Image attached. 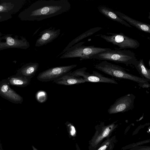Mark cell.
I'll list each match as a JSON object with an SVG mask.
<instances>
[{"mask_svg":"<svg viewBox=\"0 0 150 150\" xmlns=\"http://www.w3.org/2000/svg\"><path fill=\"white\" fill-rule=\"evenodd\" d=\"M76 150H81L78 145L77 143H76Z\"/></svg>","mask_w":150,"mask_h":150,"instance_id":"obj_25","label":"cell"},{"mask_svg":"<svg viewBox=\"0 0 150 150\" xmlns=\"http://www.w3.org/2000/svg\"><path fill=\"white\" fill-rule=\"evenodd\" d=\"M84 43V42H82L75 44L62 54L60 59L79 57L81 61L90 59L91 57L94 55L111 49L109 48L96 47L94 45H83Z\"/></svg>","mask_w":150,"mask_h":150,"instance_id":"obj_3","label":"cell"},{"mask_svg":"<svg viewBox=\"0 0 150 150\" xmlns=\"http://www.w3.org/2000/svg\"><path fill=\"white\" fill-rule=\"evenodd\" d=\"M76 64L52 67L40 73L37 77L42 82L54 81L69 72L77 66Z\"/></svg>","mask_w":150,"mask_h":150,"instance_id":"obj_7","label":"cell"},{"mask_svg":"<svg viewBox=\"0 0 150 150\" xmlns=\"http://www.w3.org/2000/svg\"><path fill=\"white\" fill-rule=\"evenodd\" d=\"M95 68L112 77L134 81L138 84L148 82L146 79L133 75L127 72L124 69L118 65L103 60L94 65Z\"/></svg>","mask_w":150,"mask_h":150,"instance_id":"obj_2","label":"cell"},{"mask_svg":"<svg viewBox=\"0 0 150 150\" xmlns=\"http://www.w3.org/2000/svg\"><path fill=\"white\" fill-rule=\"evenodd\" d=\"M0 4V14L6 13L12 15L18 12L26 3L25 0L1 1Z\"/></svg>","mask_w":150,"mask_h":150,"instance_id":"obj_12","label":"cell"},{"mask_svg":"<svg viewBox=\"0 0 150 150\" xmlns=\"http://www.w3.org/2000/svg\"><path fill=\"white\" fill-rule=\"evenodd\" d=\"M2 35L1 33V32H0V35Z\"/></svg>","mask_w":150,"mask_h":150,"instance_id":"obj_28","label":"cell"},{"mask_svg":"<svg viewBox=\"0 0 150 150\" xmlns=\"http://www.w3.org/2000/svg\"><path fill=\"white\" fill-rule=\"evenodd\" d=\"M65 124L69 138L74 139V138L76 136L77 134L75 127L72 123L68 122H66Z\"/></svg>","mask_w":150,"mask_h":150,"instance_id":"obj_21","label":"cell"},{"mask_svg":"<svg viewBox=\"0 0 150 150\" xmlns=\"http://www.w3.org/2000/svg\"><path fill=\"white\" fill-rule=\"evenodd\" d=\"M0 96L15 104H21L23 98L12 89L6 79L0 81Z\"/></svg>","mask_w":150,"mask_h":150,"instance_id":"obj_10","label":"cell"},{"mask_svg":"<svg viewBox=\"0 0 150 150\" xmlns=\"http://www.w3.org/2000/svg\"><path fill=\"white\" fill-rule=\"evenodd\" d=\"M110 61L125 64L134 65L137 60L134 54L129 50H112L93 55L90 59Z\"/></svg>","mask_w":150,"mask_h":150,"instance_id":"obj_4","label":"cell"},{"mask_svg":"<svg viewBox=\"0 0 150 150\" xmlns=\"http://www.w3.org/2000/svg\"><path fill=\"white\" fill-rule=\"evenodd\" d=\"M39 66V64L38 63H27L18 69L16 75L32 78L36 72Z\"/></svg>","mask_w":150,"mask_h":150,"instance_id":"obj_15","label":"cell"},{"mask_svg":"<svg viewBox=\"0 0 150 150\" xmlns=\"http://www.w3.org/2000/svg\"><path fill=\"white\" fill-rule=\"evenodd\" d=\"M102 28H103L101 27H96L91 28L82 33L70 42L60 54H59V55L62 54L69 48L78 43L80 41L92 35Z\"/></svg>","mask_w":150,"mask_h":150,"instance_id":"obj_18","label":"cell"},{"mask_svg":"<svg viewBox=\"0 0 150 150\" xmlns=\"http://www.w3.org/2000/svg\"><path fill=\"white\" fill-rule=\"evenodd\" d=\"M98 11L101 14L108 18L114 21H116L129 28L132 27L129 23L120 18L116 14L114 11L109 8L104 6H100L98 7Z\"/></svg>","mask_w":150,"mask_h":150,"instance_id":"obj_16","label":"cell"},{"mask_svg":"<svg viewBox=\"0 0 150 150\" xmlns=\"http://www.w3.org/2000/svg\"><path fill=\"white\" fill-rule=\"evenodd\" d=\"M30 46L24 37L12 34H6L0 37V51L9 48L26 50Z\"/></svg>","mask_w":150,"mask_h":150,"instance_id":"obj_6","label":"cell"},{"mask_svg":"<svg viewBox=\"0 0 150 150\" xmlns=\"http://www.w3.org/2000/svg\"><path fill=\"white\" fill-rule=\"evenodd\" d=\"M106 34L108 35H100V37L118 46L119 50L126 48L136 49L139 46V43L137 40L127 36L122 33H107Z\"/></svg>","mask_w":150,"mask_h":150,"instance_id":"obj_5","label":"cell"},{"mask_svg":"<svg viewBox=\"0 0 150 150\" xmlns=\"http://www.w3.org/2000/svg\"><path fill=\"white\" fill-rule=\"evenodd\" d=\"M108 145V144H106L104 145L101 146L99 149H98L97 150H105Z\"/></svg>","mask_w":150,"mask_h":150,"instance_id":"obj_24","label":"cell"},{"mask_svg":"<svg viewBox=\"0 0 150 150\" xmlns=\"http://www.w3.org/2000/svg\"><path fill=\"white\" fill-rule=\"evenodd\" d=\"M134 66L142 78L150 81V69L145 66L143 59H140L136 62Z\"/></svg>","mask_w":150,"mask_h":150,"instance_id":"obj_19","label":"cell"},{"mask_svg":"<svg viewBox=\"0 0 150 150\" xmlns=\"http://www.w3.org/2000/svg\"><path fill=\"white\" fill-rule=\"evenodd\" d=\"M114 127V124H112L106 127L103 129V131L98 135L95 140V145L97 144L103 139L108 136Z\"/></svg>","mask_w":150,"mask_h":150,"instance_id":"obj_20","label":"cell"},{"mask_svg":"<svg viewBox=\"0 0 150 150\" xmlns=\"http://www.w3.org/2000/svg\"><path fill=\"white\" fill-rule=\"evenodd\" d=\"M12 18L11 15L6 13L0 14V22L8 20Z\"/></svg>","mask_w":150,"mask_h":150,"instance_id":"obj_22","label":"cell"},{"mask_svg":"<svg viewBox=\"0 0 150 150\" xmlns=\"http://www.w3.org/2000/svg\"><path fill=\"white\" fill-rule=\"evenodd\" d=\"M138 85L143 88H148L150 87V84L148 82H147L142 83L138 84Z\"/></svg>","mask_w":150,"mask_h":150,"instance_id":"obj_23","label":"cell"},{"mask_svg":"<svg viewBox=\"0 0 150 150\" xmlns=\"http://www.w3.org/2000/svg\"><path fill=\"white\" fill-rule=\"evenodd\" d=\"M114 12L122 19L128 23L130 24L145 33H150L149 24L135 20L120 11H115Z\"/></svg>","mask_w":150,"mask_h":150,"instance_id":"obj_14","label":"cell"},{"mask_svg":"<svg viewBox=\"0 0 150 150\" xmlns=\"http://www.w3.org/2000/svg\"><path fill=\"white\" fill-rule=\"evenodd\" d=\"M70 71L53 81L57 84L64 85H71L85 82L82 77L76 76L71 73Z\"/></svg>","mask_w":150,"mask_h":150,"instance_id":"obj_13","label":"cell"},{"mask_svg":"<svg viewBox=\"0 0 150 150\" xmlns=\"http://www.w3.org/2000/svg\"><path fill=\"white\" fill-rule=\"evenodd\" d=\"M71 7L68 0L37 1L18 15L22 21H40L68 11Z\"/></svg>","mask_w":150,"mask_h":150,"instance_id":"obj_1","label":"cell"},{"mask_svg":"<svg viewBox=\"0 0 150 150\" xmlns=\"http://www.w3.org/2000/svg\"><path fill=\"white\" fill-rule=\"evenodd\" d=\"M0 150H1L0 149Z\"/></svg>","mask_w":150,"mask_h":150,"instance_id":"obj_30","label":"cell"},{"mask_svg":"<svg viewBox=\"0 0 150 150\" xmlns=\"http://www.w3.org/2000/svg\"><path fill=\"white\" fill-rule=\"evenodd\" d=\"M87 68L85 67L76 69L71 73L78 77H82L85 82H98L117 84L118 83L113 78L105 77L100 73L93 71L92 74L86 72Z\"/></svg>","mask_w":150,"mask_h":150,"instance_id":"obj_9","label":"cell"},{"mask_svg":"<svg viewBox=\"0 0 150 150\" xmlns=\"http://www.w3.org/2000/svg\"><path fill=\"white\" fill-rule=\"evenodd\" d=\"M135 98L133 94H128L118 98L110 106L108 112L111 114L124 112L132 109Z\"/></svg>","mask_w":150,"mask_h":150,"instance_id":"obj_8","label":"cell"},{"mask_svg":"<svg viewBox=\"0 0 150 150\" xmlns=\"http://www.w3.org/2000/svg\"><path fill=\"white\" fill-rule=\"evenodd\" d=\"M149 66H150V60H149Z\"/></svg>","mask_w":150,"mask_h":150,"instance_id":"obj_27","label":"cell"},{"mask_svg":"<svg viewBox=\"0 0 150 150\" xmlns=\"http://www.w3.org/2000/svg\"><path fill=\"white\" fill-rule=\"evenodd\" d=\"M60 30L51 27L40 32L35 44L36 47L46 45L57 38L60 33Z\"/></svg>","mask_w":150,"mask_h":150,"instance_id":"obj_11","label":"cell"},{"mask_svg":"<svg viewBox=\"0 0 150 150\" xmlns=\"http://www.w3.org/2000/svg\"></svg>","mask_w":150,"mask_h":150,"instance_id":"obj_29","label":"cell"},{"mask_svg":"<svg viewBox=\"0 0 150 150\" xmlns=\"http://www.w3.org/2000/svg\"><path fill=\"white\" fill-rule=\"evenodd\" d=\"M32 78L16 74L6 79L10 85L23 87L28 86Z\"/></svg>","mask_w":150,"mask_h":150,"instance_id":"obj_17","label":"cell"},{"mask_svg":"<svg viewBox=\"0 0 150 150\" xmlns=\"http://www.w3.org/2000/svg\"><path fill=\"white\" fill-rule=\"evenodd\" d=\"M32 147L33 149V150H38L37 148H35L32 145Z\"/></svg>","mask_w":150,"mask_h":150,"instance_id":"obj_26","label":"cell"}]
</instances>
